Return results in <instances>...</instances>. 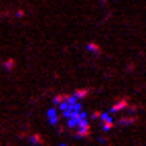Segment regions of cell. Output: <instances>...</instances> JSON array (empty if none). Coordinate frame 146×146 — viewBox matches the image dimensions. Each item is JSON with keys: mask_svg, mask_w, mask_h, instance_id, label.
I'll return each instance as SVG.
<instances>
[{"mask_svg": "<svg viewBox=\"0 0 146 146\" xmlns=\"http://www.w3.org/2000/svg\"><path fill=\"white\" fill-rule=\"evenodd\" d=\"M71 96H73V94H59V96H55V104H57V106H63Z\"/></svg>", "mask_w": 146, "mask_h": 146, "instance_id": "4", "label": "cell"}, {"mask_svg": "<svg viewBox=\"0 0 146 146\" xmlns=\"http://www.w3.org/2000/svg\"><path fill=\"white\" fill-rule=\"evenodd\" d=\"M128 106H130V102H128L126 98L124 100H118L114 106H112V110H110V114H116V112H122V110H128Z\"/></svg>", "mask_w": 146, "mask_h": 146, "instance_id": "1", "label": "cell"}, {"mask_svg": "<svg viewBox=\"0 0 146 146\" xmlns=\"http://www.w3.org/2000/svg\"><path fill=\"white\" fill-rule=\"evenodd\" d=\"M136 120H138L136 116H122V118L118 120V124H120V126H130V124H134Z\"/></svg>", "mask_w": 146, "mask_h": 146, "instance_id": "3", "label": "cell"}, {"mask_svg": "<svg viewBox=\"0 0 146 146\" xmlns=\"http://www.w3.org/2000/svg\"><path fill=\"white\" fill-rule=\"evenodd\" d=\"M2 67H4V69H6V71H10V69H12V67H14V59H6V61H4V63H2Z\"/></svg>", "mask_w": 146, "mask_h": 146, "instance_id": "6", "label": "cell"}, {"mask_svg": "<svg viewBox=\"0 0 146 146\" xmlns=\"http://www.w3.org/2000/svg\"><path fill=\"white\" fill-rule=\"evenodd\" d=\"M85 96H89V89H87V87H83V89H77V91H75V98H77V100H81V98H85Z\"/></svg>", "mask_w": 146, "mask_h": 146, "instance_id": "5", "label": "cell"}, {"mask_svg": "<svg viewBox=\"0 0 146 146\" xmlns=\"http://www.w3.org/2000/svg\"><path fill=\"white\" fill-rule=\"evenodd\" d=\"M102 126H104V130H112L114 128V120L110 114H102Z\"/></svg>", "mask_w": 146, "mask_h": 146, "instance_id": "2", "label": "cell"}, {"mask_svg": "<svg viewBox=\"0 0 146 146\" xmlns=\"http://www.w3.org/2000/svg\"><path fill=\"white\" fill-rule=\"evenodd\" d=\"M31 142H35V144H39V142H41V144H43L45 140H43V136H41V134H33V138H31Z\"/></svg>", "mask_w": 146, "mask_h": 146, "instance_id": "7", "label": "cell"}]
</instances>
